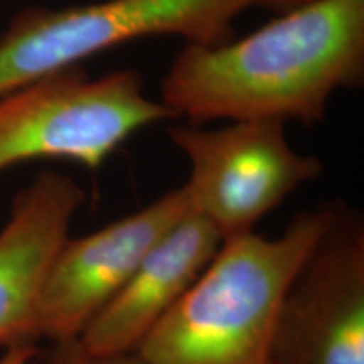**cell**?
I'll return each mask as SVG.
<instances>
[{
    "label": "cell",
    "mask_w": 364,
    "mask_h": 364,
    "mask_svg": "<svg viewBox=\"0 0 364 364\" xmlns=\"http://www.w3.org/2000/svg\"><path fill=\"white\" fill-rule=\"evenodd\" d=\"M364 80V0H309L218 46L186 44L161 102L191 125L277 120L314 125L332 95Z\"/></svg>",
    "instance_id": "6da1fadb"
},
{
    "label": "cell",
    "mask_w": 364,
    "mask_h": 364,
    "mask_svg": "<svg viewBox=\"0 0 364 364\" xmlns=\"http://www.w3.org/2000/svg\"><path fill=\"white\" fill-rule=\"evenodd\" d=\"M331 215L332 203L295 215L279 238L223 241L136 348L140 364H272L282 300Z\"/></svg>",
    "instance_id": "7a4b0ae2"
},
{
    "label": "cell",
    "mask_w": 364,
    "mask_h": 364,
    "mask_svg": "<svg viewBox=\"0 0 364 364\" xmlns=\"http://www.w3.org/2000/svg\"><path fill=\"white\" fill-rule=\"evenodd\" d=\"M253 6L257 0H100L22 9L0 33V97L132 41L226 43L235 38V21Z\"/></svg>",
    "instance_id": "3957f363"
},
{
    "label": "cell",
    "mask_w": 364,
    "mask_h": 364,
    "mask_svg": "<svg viewBox=\"0 0 364 364\" xmlns=\"http://www.w3.org/2000/svg\"><path fill=\"white\" fill-rule=\"evenodd\" d=\"M166 120L177 117L145 93L139 71H58L0 97V172L43 159L97 171L132 135Z\"/></svg>",
    "instance_id": "277c9868"
},
{
    "label": "cell",
    "mask_w": 364,
    "mask_h": 364,
    "mask_svg": "<svg viewBox=\"0 0 364 364\" xmlns=\"http://www.w3.org/2000/svg\"><path fill=\"white\" fill-rule=\"evenodd\" d=\"M285 125L240 120L220 129L182 124L167 130L171 142L189 161L184 188L193 209L223 241L253 233L295 189L321 176V161L294 150Z\"/></svg>",
    "instance_id": "5b68a950"
},
{
    "label": "cell",
    "mask_w": 364,
    "mask_h": 364,
    "mask_svg": "<svg viewBox=\"0 0 364 364\" xmlns=\"http://www.w3.org/2000/svg\"><path fill=\"white\" fill-rule=\"evenodd\" d=\"M272 364H364V223L343 203L284 295Z\"/></svg>",
    "instance_id": "8992f818"
},
{
    "label": "cell",
    "mask_w": 364,
    "mask_h": 364,
    "mask_svg": "<svg viewBox=\"0 0 364 364\" xmlns=\"http://www.w3.org/2000/svg\"><path fill=\"white\" fill-rule=\"evenodd\" d=\"M193 208L188 189H172L147 206L71 240L49 267L39 302V339L49 344L80 338L142 258Z\"/></svg>",
    "instance_id": "52a82bcc"
},
{
    "label": "cell",
    "mask_w": 364,
    "mask_h": 364,
    "mask_svg": "<svg viewBox=\"0 0 364 364\" xmlns=\"http://www.w3.org/2000/svg\"><path fill=\"white\" fill-rule=\"evenodd\" d=\"M85 201L78 182L58 171L39 172L14 198L0 228V348L38 346L46 277Z\"/></svg>",
    "instance_id": "ba28073f"
},
{
    "label": "cell",
    "mask_w": 364,
    "mask_h": 364,
    "mask_svg": "<svg viewBox=\"0 0 364 364\" xmlns=\"http://www.w3.org/2000/svg\"><path fill=\"white\" fill-rule=\"evenodd\" d=\"M223 243L193 208L149 250L129 280L76 339L93 354H132L194 284Z\"/></svg>",
    "instance_id": "9c48e42d"
},
{
    "label": "cell",
    "mask_w": 364,
    "mask_h": 364,
    "mask_svg": "<svg viewBox=\"0 0 364 364\" xmlns=\"http://www.w3.org/2000/svg\"><path fill=\"white\" fill-rule=\"evenodd\" d=\"M39 364H140L132 354H93L85 351L78 341L49 344L46 351H39Z\"/></svg>",
    "instance_id": "30bf717a"
},
{
    "label": "cell",
    "mask_w": 364,
    "mask_h": 364,
    "mask_svg": "<svg viewBox=\"0 0 364 364\" xmlns=\"http://www.w3.org/2000/svg\"><path fill=\"white\" fill-rule=\"evenodd\" d=\"M0 364H39V348L38 346L9 348L0 356Z\"/></svg>",
    "instance_id": "8fae6325"
},
{
    "label": "cell",
    "mask_w": 364,
    "mask_h": 364,
    "mask_svg": "<svg viewBox=\"0 0 364 364\" xmlns=\"http://www.w3.org/2000/svg\"><path fill=\"white\" fill-rule=\"evenodd\" d=\"M306 2H309V0H257V6L272 9V11H277L280 14L302 6V4Z\"/></svg>",
    "instance_id": "7c38bea8"
}]
</instances>
